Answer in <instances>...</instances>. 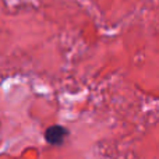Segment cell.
I'll return each instance as SVG.
<instances>
[{
    "instance_id": "cell-1",
    "label": "cell",
    "mask_w": 159,
    "mask_h": 159,
    "mask_svg": "<svg viewBox=\"0 0 159 159\" xmlns=\"http://www.w3.org/2000/svg\"><path fill=\"white\" fill-rule=\"evenodd\" d=\"M69 135V130L60 124H53L45 130V140L50 145H60Z\"/></svg>"
}]
</instances>
